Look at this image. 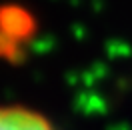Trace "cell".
I'll return each instance as SVG.
<instances>
[{
  "label": "cell",
  "instance_id": "obj_1",
  "mask_svg": "<svg viewBox=\"0 0 132 130\" xmlns=\"http://www.w3.org/2000/svg\"><path fill=\"white\" fill-rule=\"evenodd\" d=\"M0 130H58L56 124L46 114L22 104V102H4L0 104Z\"/></svg>",
  "mask_w": 132,
  "mask_h": 130
}]
</instances>
